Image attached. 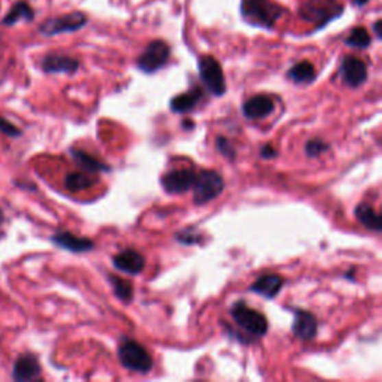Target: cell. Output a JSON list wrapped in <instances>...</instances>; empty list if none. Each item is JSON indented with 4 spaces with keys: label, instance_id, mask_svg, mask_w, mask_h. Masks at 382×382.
<instances>
[{
    "label": "cell",
    "instance_id": "1",
    "mask_svg": "<svg viewBox=\"0 0 382 382\" xmlns=\"http://www.w3.org/2000/svg\"><path fill=\"white\" fill-rule=\"evenodd\" d=\"M242 15L251 24L270 29L284 14V10L270 0H242Z\"/></svg>",
    "mask_w": 382,
    "mask_h": 382
},
{
    "label": "cell",
    "instance_id": "2",
    "mask_svg": "<svg viewBox=\"0 0 382 382\" xmlns=\"http://www.w3.org/2000/svg\"><path fill=\"white\" fill-rule=\"evenodd\" d=\"M118 360L124 369L138 373H148L154 364L145 346L127 337L118 345Z\"/></svg>",
    "mask_w": 382,
    "mask_h": 382
},
{
    "label": "cell",
    "instance_id": "3",
    "mask_svg": "<svg viewBox=\"0 0 382 382\" xmlns=\"http://www.w3.org/2000/svg\"><path fill=\"white\" fill-rule=\"evenodd\" d=\"M232 317L239 327L254 337H261L267 333L269 324L261 312L250 308L245 302H236L232 307Z\"/></svg>",
    "mask_w": 382,
    "mask_h": 382
},
{
    "label": "cell",
    "instance_id": "4",
    "mask_svg": "<svg viewBox=\"0 0 382 382\" xmlns=\"http://www.w3.org/2000/svg\"><path fill=\"white\" fill-rule=\"evenodd\" d=\"M193 200L196 205H206L217 199L224 190L223 176L215 171H203L196 175L193 184Z\"/></svg>",
    "mask_w": 382,
    "mask_h": 382
},
{
    "label": "cell",
    "instance_id": "5",
    "mask_svg": "<svg viewBox=\"0 0 382 382\" xmlns=\"http://www.w3.org/2000/svg\"><path fill=\"white\" fill-rule=\"evenodd\" d=\"M199 75L203 86L214 96H223L226 87V78L222 64L218 63L217 58L211 56H203L199 60Z\"/></svg>",
    "mask_w": 382,
    "mask_h": 382
},
{
    "label": "cell",
    "instance_id": "6",
    "mask_svg": "<svg viewBox=\"0 0 382 382\" xmlns=\"http://www.w3.org/2000/svg\"><path fill=\"white\" fill-rule=\"evenodd\" d=\"M171 56V48L163 40H152L138 58V67L145 73H154L163 67Z\"/></svg>",
    "mask_w": 382,
    "mask_h": 382
},
{
    "label": "cell",
    "instance_id": "7",
    "mask_svg": "<svg viewBox=\"0 0 382 382\" xmlns=\"http://www.w3.org/2000/svg\"><path fill=\"white\" fill-rule=\"evenodd\" d=\"M86 23H87V16L82 12H72V14L47 20L40 25V33H44L47 36H54L58 35V33L76 32L81 27H84Z\"/></svg>",
    "mask_w": 382,
    "mask_h": 382
},
{
    "label": "cell",
    "instance_id": "8",
    "mask_svg": "<svg viewBox=\"0 0 382 382\" xmlns=\"http://www.w3.org/2000/svg\"><path fill=\"white\" fill-rule=\"evenodd\" d=\"M341 76L345 86L357 88L368 80V66L359 57L348 56L341 66Z\"/></svg>",
    "mask_w": 382,
    "mask_h": 382
},
{
    "label": "cell",
    "instance_id": "9",
    "mask_svg": "<svg viewBox=\"0 0 382 382\" xmlns=\"http://www.w3.org/2000/svg\"><path fill=\"white\" fill-rule=\"evenodd\" d=\"M196 174L190 169H178L161 176V187L169 194H181L191 190Z\"/></svg>",
    "mask_w": 382,
    "mask_h": 382
},
{
    "label": "cell",
    "instance_id": "10",
    "mask_svg": "<svg viewBox=\"0 0 382 382\" xmlns=\"http://www.w3.org/2000/svg\"><path fill=\"white\" fill-rule=\"evenodd\" d=\"M341 8L335 0H311V2L303 8L302 15L305 20L317 21L318 24H324L327 20H332L333 16L341 14Z\"/></svg>",
    "mask_w": 382,
    "mask_h": 382
},
{
    "label": "cell",
    "instance_id": "11",
    "mask_svg": "<svg viewBox=\"0 0 382 382\" xmlns=\"http://www.w3.org/2000/svg\"><path fill=\"white\" fill-rule=\"evenodd\" d=\"M42 368L36 355L33 354H21L14 363L12 378L19 382L39 379Z\"/></svg>",
    "mask_w": 382,
    "mask_h": 382
},
{
    "label": "cell",
    "instance_id": "12",
    "mask_svg": "<svg viewBox=\"0 0 382 382\" xmlns=\"http://www.w3.org/2000/svg\"><path fill=\"white\" fill-rule=\"evenodd\" d=\"M291 329L293 333L302 341H311L318 332V321L313 313L305 309H296Z\"/></svg>",
    "mask_w": 382,
    "mask_h": 382
},
{
    "label": "cell",
    "instance_id": "13",
    "mask_svg": "<svg viewBox=\"0 0 382 382\" xmlns=\"http://www.w3.org/2000/svg\"><path fill=\"white\" fill-rule=\"evenodd\" d=\"M275 109V104L272 97L265 95H257L245 102L242 106L243 115L248 120H263V118L269 117Z\"/></svg>",
    "mask_w": 382,
    "mask_h": 382
},
{
    "label": "cell",
    "instance_id": "14",
    "mask_svg": "<svg viewBox=\"0 0 382 382\" xmlns=\"http://www.w3.org/2000/svg\"><path fill=\"white\" fill-rule=\"evenodd\" d=\"M112 261L117 270L127 275H139L145 267V259L134 250H124L118 252Z\"/></svg>",
    "mask_w": 382,
    "mask_h": 382
},
{
    "label": "cell",
    "instance_id": "15",
    "mask_svg": "<svg viewBox=\"0 0 382 382\" xmlns=\"http://www.w3.org/2000/svg\"><path fill=\"white\" fill-rule=\"evenodd\" d=\"M58 248H63L71 252H88L95 250V242L87 239V237H78L71 232H57L51 237Z\"/></svg>",
    "mask_w": 382,
    "mask_h": 382
},
{
    "label": "cell",
    "instance_id": "16",
    "mask_svg": "<svg viewBox=\"0 0 382 382\" xmlns=\"http://www.w3.org/2000/svg\"><path fill=\"white\" fill-rule=\"evenodd\" d=\"M78 67V60L60 54H49L42 60V69L47 73H75Z\"/></svg>",
    "mask_w": 382,
    "mask_h": 382
},
{
    "label": "cell",
    "instance_id": "17",
    "mask_svg": "<svg viewBox=\"0 0 382 382\" xmlns=\"http://www.w3.org/2000/svg\"><path fill=\"white\" fill-rule=\"evenodd\" d=\"M284 285V278L276 274H269L260 276L256 283L251 285V291L260 294L266 299H275V297L281 291Z\"/></svg>",
    "mask_w": 382,
    "mask_h": 382
},
{
    "label": "cell",
    "instance_id": "18",
    "mask_svg": "<svg viewBox=\"0 0 382 382\" xmlns=\"http://www.w3.org/2000/svg\"><path fill=\"white\" fill-rule=\"evenodd\" d=\"M202 99H203V91L199 87H194L193 90L182 93V95L175 96L171 100V109L175 114L191 112L193 109H196Z\"/></svg>",
    "mask_w": 382,
    "mask_h": 382
},
{
    "label": "cell",
    "instance_id": "19",
    "mask_svg": "<svg viewBox=\"0 0 382 382\" xmlns=\"http://www.w3.org/2000/svg\"><path fill=\"white\" fill-rule=\"evenodd\" d=\"M71 156L75 160V163L78 165L84 172L97 174V172H109V171H111V167H109L108 165H105L104 161H100L99 158L90 156L88 152H86V151L72 148L71 150Z\"/></svg>",
    "mask_w": 382,
    "mask_h": 382
},
{
    "label": "cell",
    "instance_id": "20",
    "mask_svg": "<svg viewBox=\"0 0 382 382\" xmlns=\"http://www.w3.org/2000/svg\"><path fill=\"white\" fill-rule=\"evenodd\" d=\"M355 217H357L359 222L369 228L372 232H381L382 230V218L369 203H360V205L355 208Z\"/></svg>",
    "mask_w": 382,
    "mask_h": 382
},
{
    "label": "cell",
    "instance_id": "21",
    "mask_svg": "<svg viewBox=\"0 0 382 382\" xmlns=\"http://www.w3.org/2000/svg\"><path fill=\"white\" fill-rule=\"evenodd\" d=\"M288 78L296 84H311L317 76V71L312 63L309 62H300L294 64L290 71H288Z\"/></svg>",
    "mask_w": 382,
    "mask_h": 382
},
{
    "label": "cell",
    "instance_id": "22",
    "mask_svg": "<svg viewBox=\"0 0 382 382\" xmlns=\"http://www.w3.org/2000/svg\"><path fill=\"white\" fill-rule=\"evenodd\" d=\"M93 185H95V180L82 172H72L64 178V187L69 191H82Z\"/></svg>",
    "mask_w": 382,
    "mask_h": 382
},
{
    "label": "cell",
    "instance_id": "23",
    "mask_svg": "<svg viewBox=\"0 0 382 382\" xmlns=\"http://www.w3.org/2000/svg\"><path fill=\"white\" fill-rule=\"evenodd\" d=\"M33 16H35V14H33L32 8L25 2H19V3L14 5V8L10 11V14L5 16L3 23L8 24V25H12V24L19 23L21 20L32 21Z\"/></svg>",
    "mask_w": 382,
    "mask_h": 382
},
{
    "label": "cell",
    "instance_id": "24",
    "mask_svg": "<svg viewBox=\"0 0 382 382\" xmlns=\"http://www.w3.org/2000/svg\"><path fill=\"white\" fill-rule=\"evenodd\" d=\"M109 283L112 285V290L115 293V296L120 299L121 302L129 303L133 297V287L129 281H126V279L120 278V276H115V275H109Z\"/></svg>",
    "mask_w": 382,
    "mask_h": 382
},
{
    "label": "cell",
    "instance_id": "25",
    "mask_svg": "<svg viewBox=\"0 0 382 382\" xmlns=\"http://www.w3.org/2000/svg\"><path fill=\"white\" fill-rule=\"evenodd\" d=\"M345 44L353 48H368L370 45V35L364 27H355L345 40Z\"/></svg>",
    "mask_w": 382,
    "mask_h": 382
},
{
    "label": "cell",
    "instance_id": "26",
    "mask_svg": "<svg viewBox=\"0 0 382 382\" xmlns=\"http://www.w3.org/2000/svg\"><path fill=\"white\" fill-rule=\"evenodd\" d=\"M176 241L182 245H196L202 242V235L199 233L198 228L187 227L180 233H176Z\"/></svg>",
    "mask_w": 382,
    "mask_h": 382
},
{
    "label": "cell",
    "instance_id": "27",
    "mask_svg": "<svg viewBox=\"0 0 382 382\" xmlns=\"http://www.w3.org/2000/svg\"><path fill=\"white\" fill-rule=\"evenodd\" d=\"M329 150L327 143L322 141V139H311L307 142V145H305V152H307L308 157H318L321 156L322 152H326Z\"/></svg>",
    "mask_w": 382,
    "mask_h": 382
},
{
    "label": "cell",
    "instance_id": "28",
    "mask_svg": "<svg viewBox=\"0 0 382 382\" xmlns=\"http://www.w3.org/2000/svg\"><path fill=\"white\" fill-rule=\"evenodd\" d=\"M217 150L222 152V154L228 158V160H235L236 158V150L233 147V143L228 141L224 136H218L217 138Z\"/></svg>",
    "mask_w": 382,
    "mask_h": 382
},
{
    "label": "cell",
    "instance_id": "29",
    "mask_svg": "<svg viewBox=\"0 0 382 382\" xmlns=\"http://www.w3.org/2000/svg\"><path fill=\"white\" fill-rule=\"evenodd\" d=\"M0 132L5 133L6 136H11V138H19L21 134V130L19 127L14 126L10 120H6V118L0 117Z\"/></svg>",
    "mask_w": 382,
    "mask_h": 382
},
{
    "label": "cell",
    "instance_id": "30",
    "mask_svg": "<svg viewBox=\"0 0 382 382\" xmlns=\"http://www.w3.org/2000/svg\"><path fill=\"white\" fill-rule=\"evenodd\" d=\"M276 154H278L276 150L272 147V145H269V143L260 150V156L263 158H274V157H276Z\"/></svg>",
    "mask_w": 382,
    "mask_h": 382
},
{
    "label": "cell",
    "instance_id": "31",
    "mask_svg": "<svg viewBox=\"0 0 382 382\" xmlns=\"http://www.w3.org/2000/svg\"><path fill=\"white\" fill-rule=\"evenodd\" d=\"M373 30H375L377 36L381 38V20H378V21L375 23V25H373Z\"/></svg>",
    "mask_w": 382,
    "mask_h": 382
},
{
    "label": "cell",
    "instance_id": "32",
    "mask_svg": "<svg viewBox=\"0 0 382 382\" xmlns=\"http://www.w3.org/2000/svg\"><path fill=\"white\" fill-rule=\"evenodd\" d=\"M368 2H369V0H354V3L359 5V6H363L364 3H368Z\"/></svg>",
    "mask_w": 382,
    "mask_h": 382
}]
</instances>
